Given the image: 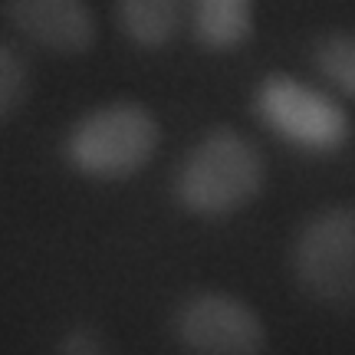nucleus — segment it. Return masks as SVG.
I'll return each mask as SVG.
<instances>
[{"mask_svg":"<svg viewBox=\"0 0 355 355\" xmlns=\"http://www.w3.org/2000/svg\"><path fill=\"white\" fill-rule=\"evenodd\" d=\"M263 181L266 165L254 141L237 128H214L184 155L171 191L188 214L220 220L254 204Z\"/></svg>","mask_w":355,"mask_h":355,"instance_id":"obj_1","label":"nucleus"},{"mask_svg":"<svg viewBox=\"0 0 355 355\" xmlns=\"http://www.w3.org/2000/svg\"><path fill=\"white\" fill-rule=\"evenodd\" d=\"M162 128L141 102H105L79 115L66 132L63 158L89 181H125L158 152Z\"/></svg>","mask_w":355,"mask_h":355,"instance_id":"obj_2","label":"nucleus"},{"mask_svg":"<svg viewBox=\"0 0 355 355\" xmlns=\"http://www.w3.org/2000/svg\"><path fill=\"white\" fill-rule=\"evenodd\" d=\"M290 273L303 296L343 306L355 296V207L332 204L300 224L290 243Z\"/></svg>","mask_w":355,"mask_h":355,"instance_id":"obj_3","label":"nucleus"},{"mask_svg":"<svg viewBox=\"0 0 355 355\" xmlns=\"http://www.w3.org/2000/svg\"><path fill=\"white\" fill-rule=\"evenodd\" d=\"M254 112L277 139L309 155L339 152L349 139V115L326 89L273 73L254 92Z\"/></svg>","mask_w":355,"mask_h":355,"instance_id":"obj_4","label":"nucleus"},{"mask_svg":"<svg viewBox=\"0 0 355 355\" xmlns=\"http://www.w3.org/2000/svg\"><path fill=\"white\" fill-rule=\"evenodd\" d=\"M171 332L188 355H263L266 349L260 313L224 290L184 296L171 316Z\"/></svg>","mask_w":355,"mask_h":355,"instance_id":"obj_5","label":"nucleus"},{"mask_svg":"<svg viewBox=\"0 0 355 355\" xmlns=\"http://www.w3.org/2000/svg\"><path fill=\"white\" fill-rule=\"evenodd\" d=\"M3 13L20 37L56 56H83L99 37L86 0H3Z\"/></svg>","mask_w":355,"mask_h":355,"instance_id":"obj_6","label":"nucleus"},{"mask_svg":"<svg viewBox=\"0 0 355 355\" xmlns=\"http://www.w3.org/2000/svg\"><path fill=\"white\" fill-rule=\"evenodd\" d=\"M115 13L132 46L158 53L181 33L188 20V0H115Z\"/></svg>","mask_w":355,"mask_h":355,"instance_id":"obj_7","label":"nucleus"},{"mask_svg":"<svg viewBox=\"0 0 355 355\" xmlns=\"http://www.w3.org/2000/svg\"><path fill=\"white\" fill-rule=\"evenodd\" d=\"M188 20L204 50L230 53L254 30V0H188Z\"/></svg>","mask_w":355,"mask_h":355,"instance_id":"obj_8","label":"nucleus"},{"mask_svg":"<svg viewBox=\"0 0 355 355\" xmlns=\"http://www.w3.org/2000/svg\"><path fill=\"white\" fill-rule=\"evenodd\" d=\"M316 69L336 92L355 99V33H332L319 40Z\"/></svg>","mask_w":355,"mask_h":355,"instance_id":"obj_9","label":"nucleus"},{"mask_svg":"<svg viewBox=\"0 0 355 355\" xmlns=\"http://www.w3.org/2000/svg\"><path fill=\"white\" fill-rule=\"evenodd\" d=\"M30 96V69L24 56L7 40H0V122H7L24 109Z\"/></svg>","mask_w":355,"mask_h":355,"instance_id":"obj_10","label":"nucleus"},{"mask_svg":"<svg viewBox=\"0 0 355 355\" xmlns=\"http://www.w3.org/2000/svg\"><path fill=\"white\" fill-rule=\"evenodd\" d=\"M56 355H112L109 343L99 329L92 326H73L69 332H63V339L56 345Z\"/></svg>","mask_w":355,"mask_h":355,"instance_id":"obj_11","label":"nucleus"}]
</instances>
